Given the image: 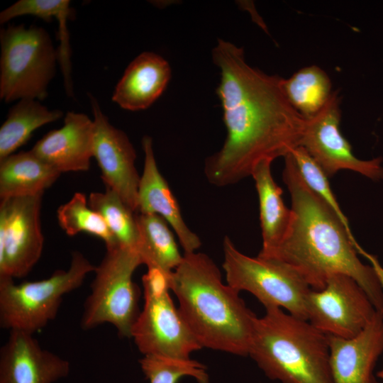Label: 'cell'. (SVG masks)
I'll return each instance as SVG.
<instances>
[{
    "instance_id": "22",
    "label": "cell",
    "mask_w": 383,
    "mask_h": 383,
    "mask_svg": "<svg viewBox=\"0 0 383 383\" xmlns=\"http://www.w3.org/2000/svg\"><path fill=\"white\" fill-rule=\"evenodd\" d=\"M62 116V111L50 110L38 100H19L9 110L0 128V160L13 154L36 129L57 121Z\"/></svg>"
},
{
    "instance_id": "13",
    "label": "cell",
    "mask_w": 383,
    "mask_h": 383,
    "mask_svg": "<svg viewBox=\"0 0 383 383\" xmlns=\"http://www.w3.org/2000/svg\"><path fill=\"white\" fill-rule=\"evenodd\" d=\"M94 116L93 157L101 170L106 188L116 192L135 212L140 175L136 167V152L128 135L111 125L94 96H90Z\"/></svg>"
},
{
    "instance_id": "10",
    "label": "cell",
    "mask_w": 383,
    "mask_h": 383,
    "mask_svg": "<svg viewBox=\"0 0 383 383\" xmlns=\"http://www.w3.org/2000/svg\"><path fill=\"white\" fill-rule=\"evenodd\" d=\"M306 313L307 320L324 334L351 338L365 329L377 311L353 278L337 274L322 289H311Z\"/></svg>"
},
{
    "instance_id": "14",
    "label": "cell",
    "mask_w": 383,
    "mask_h": 383,
    "mask_svg": "<svg viewBox=\"0 0 383 383\" xmlns=\"http://www.w3.org/2000/svg\"><path fill=\"white\" fill-rule=\"evenodd\" d=\"M70 370L67 360L42 348L26 332L10 331L0 349V383H55Z\"/></svg>"
},
{
    "instance_id": "16",
    "label": "cell",
    "mask_w": 383,
    "mask_h": 383,
    "mask_svg": "<svg viewBox=\"0 0 383 383\" xmlns=\"http://www.w3.org/2000/svg\"><path fill=\"white\" fill-rule=\"evenodd\" d=\"M94 138V121L84 113L69 111L63 126L47 133L31 151L61 174L87 171Z\"/></svg>"
},
{
    "instance_id": "4",
    "label": "cell",
    "mask_w": 383,
    "mask_h": 383,
    "mask_svg": "<svg viewBox=\"0 0 383 383\" xmlns=\"http://www.w3.org/2000/svg\"><path fill=\"white\" fill-rule=\"evenodd\" d=\"M248 355L280 383H333L327 335L279 307L257 318Z\"/></svg>"
},
{
    "instance_id": "8",
    "label": "cell",
    "mask_w": 383,
    "mask_h": 383,
    "mask_svg": "<svg viewBox=\"0 0 383 383\" xmlns=\"http://www.w3.org/2000/svg\"><path fill=\"white\" fill-rule=\"evenodd\" d=\"M170 274L150 267L143 276L145 303L131 338L143 356L188 360L202 347L172 301Z\"/></svg>"
},
{
    "instance_id": "17",
    "label": "cell",
    "mask_w": 383,
    "mask_h": 383,
    "mask_svg": "<svg viewBox=\"0 0 383 383\" xmlns=\"http://www.w3.org/2000/svg\"><path fill=\"white\" fill-rule=\"evenodd\" d=\"M142 147L144 165L138 185L136 213L161 216L175 233L184 253L196 252L201 241L184 221L178 201L158 169L150 136L143 137Z\"/></svg>"
},
{
    "instance_id": "15",
    "label": "cell",
    "mask_w": 383,
    "mask_h": 383,
    "mask_svg": "<svg viewBox=\"0 0 383 383\" xmlns=\"http://www.w3.org/2000/svg\"><path fill=\"white\" fill-rule=\"evenodd\" d=\"M327 337L333 383H380L374 369L383 353V313L355 337Z\"/></svg>"
},
{
    "instance_id": "3",
    "label": "cell",
    "mask_w": 383,
    "mask_h": 383,
    "mask_svg": "<svg viewBox=\"0 0 383 383\" xmlns=\"http://www.w3.org/2000/svg\"><path fill=\"white\" fill-rule=\"evenodd\" d=\"M179 310L202 348L248 356L257 316L239 292L222 280L213 260L202 252L184 253L169 277Z\"/></svg>"
},
{
    "instance_id": "21",
    "label": "cell",
    "mask_w": 383,
    "mask_h": 383,
    "mask_svg": "<svg viewBox=\"0 0 383 383\" xmlns=\"http://www.w3.org/2000/svg\"><path fill=\"white\" fill-rule=\"evenodd\" d=\"M138 230L137 251L148 268L170 274L181 263V255L170 226L156 214L136 213Z\"/></svg>"
},
{
    "instance_id": "26",
    "label": "cell",
    "mask_w": 383,
    "mask_h": 383,
    "mask_svg": "<svg viewBox=\"0 0 383 383\" xmlns=\"http://www.w3.org/2000/svg\"><path fill=\"white\" fill-rule=\"evenodd\" d=\"M139 362L150 383H177L184 376L192 377L199 383H209L206 367L192 359L143 356Z\"/></svg>"
},
{
    "instance_id": "12",
    "label": "cell",
    "mask_w": 383,
    "mask_h": 383,
    "mask_svg": "<svg viewBox=\"0 0 383 383\" xmlns=\"http://www.w3.org/2000/svg\"><path fill=\"white\" fill-rule=\"evenodd\" d=\"M340 101L338 92H332L323 109L313 117L306 119L299 146L307 151L328 178L345 170L373 181L383 180L382 157L357 158L342 135Z\"/></svg>"
},
{
    "instance_id": "20",
    "label": "cell",
    "mask_w": 383,
    "mask_h": 383,
    "mask_svg": "<svg viewBox=\"0 0 383 383\" xmlns=\"http://www.w3.org/2000/svg\"><path fill=\"white\" fill-rule=\"evenodd\" d=\"M60 174L31 150L13 153L0 160V199L44 193Z\"/></svg>"
},
{
    "instance_id": "11",
    "label": "cell",
    "mask_w": 383,
    "mask_h": 383,
    "mask_svg": "<svg viewBox=\"0 0 383 383\" xmlns=\"http://www.w3.org/2000/svg\"><path fill=\"white\" fill-rule=\"evenodd\" d=\"M43 193L0 202V277L21 278L39 260L44 245L40 209Z\"/></svg>"
},
{
    "instance_id": "24",
    "label": "cell",
    "mask_w": 383,
    "mask_h": 383,
    "mask_svg": "<svg viewBox=\"0 0 383 383\" xmlns=\"http://www.w3.org/2000/svg\"><path fill=\"white\" fill-rule=\"evenodd\" d=\"M87 199L89 206L102 216L119 245L137 250L136 212L109 188L104 192H91Z\"/></svg>"
},
{
    "instance_id": "18",
    "label": "cell",
    "mask_w": 383,
    "mask_h": 383,
    "mask_svg": "<svg viewBox=\"0 0 383 383\" xmlns=\"http://www.w3.org/2000/svg\"><path fill=\"white\" fill-rule=\"evenodd\" d=\"M171 78V68L160 55L144 52L127 67L116 86L112 101L128 111L150 107L163 93Z\"/></svg>"
},
{
    "instance_id": "28",
    "label": "cell",
    "mask_w": 383,
    "mask_h": 383,
    "mask_svg": "<svg viewBox=\"0 0 383 383\" xmlns=\"http://www.w3.org/2000/svg\"><path fill=\"white\" fill-rule=\"evenodd\" d=\"M377 377L380 379L383 383V367L382 369L377 372Z\"/></svg>"
},
{
    "instance_id": "5",
    "label": "cell",
    "mask_w": 383,
    "mask_h": 383,
    "mask_svg": "<svg viewBox=\"0 0 383 383\" xmlns=\"http://www.w3.org/2000/svg\"><path fill=\"white\" fill-rule=\"evenodd\" d=\"M96 266L80 252L72 253L67 270L47 279L16 284L0 277V326L3 329L33 335L54 320L64 296L78 289Z\"/></svg>"
},
{
    "instance_id": "7",
    "label": "cell",
    "mask_w": 383,
    "mask_h": 383,
    "mask_svg": "<svg viewBox=\"0 0 383 383\" xmlns=\"http://www.w3.org/2000/svg\"><path fill=\"white\" fill-rule=\"evenodd\" d=\"M143 265L137 250L119 245L106 249L96 266L91 292L81 318L82 329L90 330L110 323L118 335L131 338L137 319L138 291L132 279L137 267Z\"/></svg>"
},
{
    "instance_id": "9",
    "label": "cell",
    "mask_w": 383,
    "mask_h": 383,
    "mask_svg": "<svg viewBox=\"0 0 383 383\" xmlns=\"http://www.w3.org/2000/svg\"><path fill=\"white\" fill-rule=\"evenodd\" d=\"M223 252L222 267L229 286L239 292L251 293L265 308L284 309L307 320L306 300L311 289L291 267L274 258L246 255L227 235Z\"/></svg>"
},
{
    "instance_id": "25",
    "label": "cell",
    "mask_w": 383,
    "mask_h": 383,
    "mask_svg": "<svg viewBox=\"0 0 383 383\" xmlns=\"http://www.w3.org/2000/svg\"><path fill=\"white\" fill-rule=\"evenodd\" d=\"M59 226L70 236L84 232L101 239L106 249L119 245L102 216L88 204L82 192H75L71 199L57 211Z\"/></svg>"
},
{
    "instance_id": "27",
    "label": "cell",
    "mask_w": 383,
    "mask_h": 383,
    "mask_svg": "<svg viewBox=\"0 0 383 383\" xmlns=\"http://www.w3.org/2000/svg\"><path fill=\"white\" fill-rule=\"evenodd\" d=\"M290 153L306 185L333 210L347 231L353 235L348 220L342 211L330 187L328 177L322 169L301 146L295 148Z\"/></svg>"
},
{
    "instance_id": "19",
    "label": "cell",
    "mask_w": 383,
    "mask_h": 383,
    "mask_svg": "<svg viewBox=\"0 0 383 383\" xmlns=\"http://www.w3.org/2000/svg\"><path fill=\"white\" fill-rule=\"evenodd\" d=\"M272 160H264L254 167L253 178L259 199L262 246L258 256L269 255L284 235L291 218V209L282 199V189L272 174Z\"/></svg>"
},
{
    "instance_id": "2",
    "label": "cell",
    "mask_w": 383,
    "mask_h": 383,
    "mask_svg": "<svg viewBox=\"0 0 383 383\" xmlns=\"http://www.w3.org/2000/svg\"><path fill=\"white\" fill-rule=\"evenodd\" d=\"M284 158L282 178L291 196V218L279 245L262 257L284 262L313 290L322 289L332 275H348L364 289L376 311L383 313V287L376 270L360 261L357 251L361 248L354 237L306 185L292 154Z\"/></svg>"
},
{
    "instance_id": "23",
    "label": "cell",
    "mask_w": 383,
    "mask_h": 383,
    "mask_svg": "<svg viewBox=\"0 0 383 383\" xmlns=\"http://www.w3.org/2000/svg\"><path fill=\"white\" fill-rule=\"evenodd\" d=\"M331 81L316 65L304 67L283 81V89L292 106L306 119L316 115L328 101Z\"/></svg>"
},
{
    "instance_id": "1",
    "label": "cell",
    "mask_w": 383,
    "mask_h": 383,
    "mask_svg": "<svg viewBox=\"0 0 383 383\" xmlns=\"http://www.w3.org/2000/svg\"><path fill=\"white\" fill-rule=\"evenodd\" d=\"M212 60L220 70L216 94L227 134L207 157L204 173L222 187L251 176L260 161L285 157L299 146L306 119L289 101L284 78L249 65L243 48L218 39Z\"/></svg>"
},
{
    "instance_id": "6",
    "label": "cell",
    "mask_w": 383,
    "mask_h": 383,
    "mask_svg": "<svg viewBox=\"0 0 383 383\" xmlns=\"http://www.w3.org/2000/svg\"><path fill=\"white\" fill-rule=\"evenodd\" d=\"M0 98L43 100L55 73L57 52L43 28L9 25L0 32Z\"/></svg>"
}]
</instances>
